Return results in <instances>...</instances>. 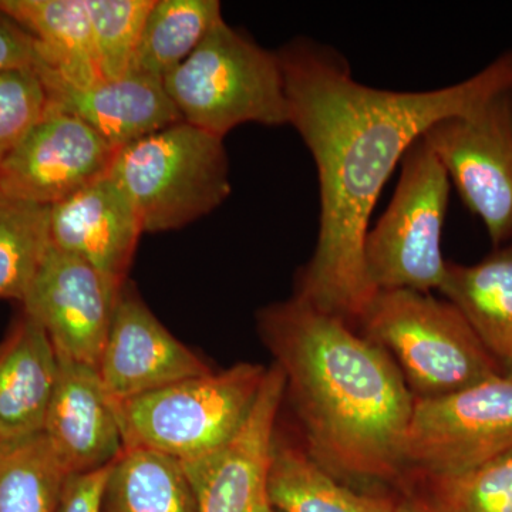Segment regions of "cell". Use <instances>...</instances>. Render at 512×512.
I'll return each mask as SVG.
<instances>
[{
  "label": "cell",
  "mask_w": 512,
  "mask_h": 512,
  "mask_svg": "<svg viewBox=\"0 0 512 512\" xmlns=\"http://www.w3.org/2000/svg\"><path fill=\"white\" fill-rule=\"evenodd\" d=\"M278 55L289 124L311 151L320 191L318 242L295 296L359 323L377 293L367 276L365 239L384 184L434 123L512 89V49L463 82L429 92L359 83L342 53L306 37Z\"/></svg>",
  "instance_id": "6da1fadb"
},
{
  "label": "cell",
  "mask_w": 512,
  "mask_h": 512,
  "mask_svg": "<svg viewBox=\"0 0 512 512\" xmlns=\"http://www.w3.org/2000/svg\"><path fill=\"white\" fill-rule=\"evenodd\" d=\"M258 329L284 373L309 456L333 476H397L414 396L392 357L298 296L262 309Z\"/></svg>",
  "instance_id": "7a4b0ae2"
},
{
  "label": "cell",
  "mask_w": 512,
  "mask_h": 512,
  "mask_svg": "<svg viewBox=\"0 0 512 512\" xmlns=\"http://www.w3.org/2000/svg\"><path fill=\"white\" fill-rule=\"evenodd\" d=\"M359 325L392 357L416 399L446 396L507 372L456 306L430 293L379 291Z\"/></svg>",
  "instance_id": "3957f363"
},
{
  "label": "cell",
  "mask_w": 512,
  "mask_h": 512,
  "mask_svg": "<svg viewBox=\"0 0 512 512\" xmlns=\"http://www.w3.org/2000/svg\"><path fill=\"white\" fill-rule=\"evenodd\" d=\"M181 120L224 138L245 123L289 124V103L278 52L231 28L225 20L163 80Z\"/></svg>",
  "instance_id": "277c9868"
},
{
  "label": "cell",
  "mask_w": 512,
  "mask_h": 512,
  "mask_svg": "<svg viewBox=\"0 0 512 512\" xmlns=\"http://www.w3.org/2000/svg\"><path fill=\"white\" fill-rule=\"evenodd\" d=\"M109 175L150 234L200 220L231 194L224 138L185 121L120 148Z\"/></svg>",
  "instance_id": "5b68a950"
},
{
  "label": "cell",
  "mask_w": 512,
  "mask_h": 512,
  "mask_svg": "<svg viewBox=\"0 0 512 512\" xmlns=\"http://www.w3.org/2000/svg\"><path fill=\"white\" fill-rule=\"evenodd\" d=\"M268 369L238 363L116 404L124 448H143L178 463L214 453L242 426Z\"/></svg>",
  "instance_id": "8992f818"
},
{
  "label": "cell",
  "mask_w": 512,
  "mask_h": 512,
  "mask_svg": "<svg viewBox=\"0 0 512 512\" xmlns=\"http://www.w3.org/2000/svg\"><path fill=\"white\" fill-rule=\"evenodd\" d=\"M450 178L421 137L404 154L389 208L367 231L365 262L379 291L440 289L447 262L441 252Z\"/></svg>",
  "instance_id": "52a82bcc"
},
{
  "label": "cell",
  "mask_w": 512,
  "mask_h": 512,
  "mask_svg": "<svg viewBox=\"0 0 512 512\" xmlns=\"http://www.w3.org/2000/svg\"><path fill=\"white\" fill-rule=\"evenodd\" d=\"M512 451V370L433 399L414 397L402 464L427 478L467 473Z\"/></svg>",
  "instance_id": "ba28073f"
},
{
  "label": "cell",
  "mask_w": 512,
  "mask_h": 512,
  "mask_svg": "<svg viewBox=\"0 0 512 512\" xmlns=\"http://www.w3.org/2000/svg\"><path fill=\"white\" fill-rule=\"evenodd\" d=\"M424 141L484 222L494 247L512 238V89L467 114L437 121Z\"/></svg>",
  "instance_id": "9c48e42d"
},
{
  "label": "cell",
  "mask_w": 512,
  "mask_h": 512,
  "mask_svg": "<svg viewBox=\"0 0 512 512\" xmlns=\"http://www.w3.org/2000/svg\"><path fill=\"white\" fill-rule=\"evenodd\" d=\"M116 153L82 120L47 106L0 163V194L52 207L109 174Z\"/></svg>",
  "instance_id": "30bf717a"
},
{
  "label": "cell",
  "mask_w": 512,
  "mask_h": 512,
  "mask_svg": "<svg viewBox=\"0 0 512 512\" xmlns=\"http://www.w3.org/2000/svg\"><path fill=\"white\" fill-rule=\"evenodd\" d=\"M121 289L83 259L49 245L23 312L46 330L57 356L97 369Z\"/></svg>",
  "instance_id": "8fae6325"
},
{
  "label": "cell",
  "mask_w": 512,
  "mask_h": 512,
  "mask_svg": "<svg viewBox=\"0 0 512 512\" xmlns=\"http://www.w3.org/2000/svg\"><path fill=\"white\" fill-rule=\"evenodd\" d=\"M285 394L284 373L274 363L237 433L214 453L180 463L197 498L198 512H265L271 507L269 471Z\"/></svg>",
  "instance_id": "7c38bea8"
},
{
  "label": "cell",
  "mask_w": 512,
  "mask_h": 512,
  "mask_svg": "<svg viewBox=\"0 0 512 512\" xmlns=\"http://www.w3.org/2000/svg\"><path fill=\"white\" fill-rule=\"evenodd\" d=\"M97 370L114 406L211 372L126 285L117 298Z\"/></svg>",
  "instance_id": "4fadbf2b"
},
{
  "label": "cell",
  "mask_w": 512,
  "mask_h": 512,
  "mask_svg": "<svg viewBox=\"0 0 512 512\" xmlns=\"http://www.w3.org/2000/svg\"><path fill=\"white\" fill-rule=\"evenodd\" d=\"M143 232L136 208L109 174L50 207V245L83 259L119 289Z\"/></svg>",
  "instance_id": "5bb4252c"
},
{
  "label": "cell",
  "mask_w": 512,
  "mask_h": 512,
  "mask_svg": "<svg viewBox=\"0 0 512 512\" xmlns=\"http://www.w3.org/2000/svg\"><path fill=\"white\" fill-rule=\"evenodd\" d=\"M57 357L59 376L42 434L67 476L110 466L124 441L99 370Z\"/></svg>",
  "instance_id": "9a60e30c"
},
{
  "label": "cell",
  "mask_w": 512,
  "mask_h": 512,
  "mask_svg": "<svg viewBox=\"0 0 512 512\" xmlns=\"http://www.w3.org/2000/svg\"><path fill=\"white\" fill-rule=\"evenodd\" d=\"M36 73L45 86L47 106L82 120L117 151L183 121L163 82L150 77L127 73L121 79L74 87L43 67Z\"/></svg>",
  "instance_id": "2e32d148"
},
{
  "label": "cell",
  "mask_w": 512,
  "mask_h": 512,
  "mask_svg": "<svg viewBox=\"0 0 512 512\" xmlns=\"http://www.w3.org/2000/svg\"><path fill=\"white\" fill-rule=\"evenodd\" d=\"M57 376L52 340L22 312L0 343V439L6 444L42 433Z\"/></svg>",
  "instance_id": "e0dca14e"
},
{
  "label": "cell",
  "mask_w": 512,
  "mask_h": 512,
  "mask_svg": "<svg viewBox=\"0 0 512 512\" xmlns=\"http://www.w3.org/2000/svg\"><path fill=\"white\" fill-rule=\"evenodd\" d=\"M0 12L35 39L43 69L74 87L103 80L84 0H0Z\"/></svg>",
  "instance_id": "ac0fdd59"
},
{
  "label": "cell",
  "mask_w": 512,
  "mask_h": 512,
  "mask_svg": "<svg viewBox=\"0 0 512 512\" xmlns=\"http://www.w3.org/2000/svg\"><path fill=\"white\" fill-rule=\"evenodd\" d=\"M439 291L488 352L512 370V244L474 265L448 264Z\"/></svg>",
  "instance_id": "d6986e66"
},
{
  "label": "cell",
  "mask_w": 512,
  "mask_h": 512,
  "mask_svg": "<svg viewBox=\"0 0 512 512\" xmlns=\"http://www.w3.org/2000/svg\"><path fill=\"white\" fill-rule=\"evenodd\" d=\"M269 505L276 512H394L386 497L362 494L340 484L308 451L275 437L268 481Z\"/></svg>",
  "instance_id": "ffe728a7"
},
{
  "label": "cell",
  "mask_w": 512,
  "mask_h": 512,
  "mask_svg": "<svg viewBox=\"0 0 512 512\" xmlns=\"http://www.w3.org/2000/svg\"><path fill=\"white\" fill-rule=\"evenodd\" d=\"M101 512H198V507L177 460L143 448H124L111 466Z\"/></svg>",
  "instance_id": "44dd1931"
},
{
  "label": "cell",
  "mask_w": 512,
  "mask_h": 512,
  "mask_svg": "<svg viewBox=\"0 0 512 512\" xmlns=\"http://www.w3.org/2000/svg\"><path fill=\"white\" fill-rule=\"evenodd\" d=\"M222 20L218 0H156L128 73L163 82Z\"/></svg>",
  "instance_id": "7402d4cb"
},
{
  "label": "cell",
  "mask_w": 512,
  "mask_h": 512,
  "mask_svg": "<svg viewBox=\"0 0 512 512\" xmlns=\"http://www.w3.org/2000/svg\"><path fill=\"white\" fill-rule=\"evenodd\" d=\"M64 473L42 433L0 451V512H57Z\"/></svg>",
  "instance_id": "603a6c76"
},
{
  "label": "cell",
  "mask_w": 512,
  "mask_h": 512,
  "mask_svg": "<svg viewBox=\"0 0 512 512\" xmlns=\"http://www.w3.org/2000/svg\"><path fill=\"white\" fill-rule=\"evenodd\" d=\"M50 207L0 194V299H25L49 248Z\"/></svg>",
  "instance_id": "cb8c5ba5"
},
{
  "label": "cell",
  "mask_w": 512,
  "mask_h": 512,
  "mask_svg": "<svg viewBox=\"0 0 512 512\" xmlns=\"http://www.w3.org/2000/svg\"><path fill=\"white\" fill-rule=\"evenodd\" d=\"M101 79L130 72L144 23L156 0H84Z\"/></svg>",
  "instance_id": "d4e9b609"
},
{
  "label": "cell",
  "mask_w": 512,
  "mask_h": 512,
  "mask_svg": "<svg viewBox=\"0 0 512 512\" xmlns=\"http://www.w3.org/2000/svg\"><path fill=\"white\" fill-rule=\"evenodd\" d=\"M427 480L444 512H512V451L467 473Z\"/></svg>",
  "instance_id": "484cf974"
},
{
  "label": "cell",
  "mask_w": 512,
  "mask_h": 512,
  "mask_svg": "<svg viewBox=\"0 0 512 512\" xmlns=\"http://www.w3.org/2000/svg\"><path fill=\"white\" fill-rule=\"evenodd\" d=\"M47 109V96L35 70L0 73V163L22 143Z\"/></svg>",
  "instance_id": "4316f807"
},
{
  "label": "cell",
  "mask_w": 512,
  "mask_h": 512,
  "mask_svg": "<svg viewBox=\"0 0 512 512\" xmlns=\"http://www.w3.org/2000/svg\"><path fill=\"white\" fill-rule=\"evenodd\" d=\"M111 466L67 476L57 512H101Z\"/></svg>",
  "instance_id": "83f0119b"
},
{
  "label": "cell",
  "mask_w": 512,
  "mask_h": 512,
  "mask_svg": "<svg viewBox=\"0 0 512 512\" xmlns=\"http://www.w3.org/2000/svg\"><path fill=\"white\" fill-rule=\"evenodd\" d=\"M42 66L35 39L0 12V73Z\"/></svg>",
  "instance_id": "f1b7e54d"
},
{
  "label": "cell",
  "mask_w": 512,
  "mask_h": 512,
  "mask_svg": "<svg viewBox=\"0 0 512 512\" xmlns=\"http://www.w3.org/2000/svg\"><path fill=\"white\" fill-rule=\"evenodd\" d=\"M394 512H444L433 500L423 498H407L399 505H396Z\"/></svg>",
  "instance_id": "f546056e"
},
{
  "label": "cell",
  "mask_w": 512,
  "mask_h": 512,
  "mask_svg": "<svg viewBox=\"0 0 512 512\" xmlns=\"http://www.w3.org/2000/svg\"><path fill=\"white\" fill-rule=\"evenodd\" d=\"M5 446H6L5 441H3L2 439H0V451H2V450H3V447H5Z\"/></svg>",
  "instance_id": "4dcf8cb0"
},
{
  "label": "cell",
  "mask_w": 512,
  "mask_h": 512,
  "mask_svg": "<svg viewBox=\"0 0 512 512\" xmlns=\"http://www.w3.org/2000/svg\"><path fill=\"white\" fill-rule=\"evenodd\" d=\"M265 512H276V511L274 510V508L269 507L268 510H266Z\"/></svg>",
  "instance_id": "1f68e13d"
}]
</instances>
